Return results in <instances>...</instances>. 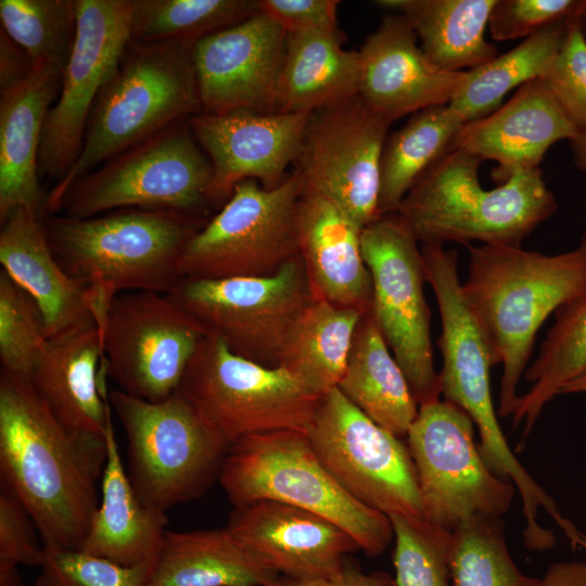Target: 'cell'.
Wrapping results in <instances>:
<instances>
[{
	"label": "cell",
	"instance_id": "obj_1",
	"mask_svg": "<svg viewBox=\"0 0 586 586\" xmlns=\"http://www.w3.org/2000/svg\"><path fill=\"white\" fill-rule=\"evenodd\" d=\"M106 443L73 436L29 380L0 371V474L43 546L80 550L99 507Z\"/></svg>",
	"mask_w": 586,
	"mask_h": 586
},
{
	"label": "cell",
	"instance_id": "obj_2",
	"mask_svg": "<svg viewBox=\"0 0 586 586\" xmlns=\"http://www.w3.org/2000/svg\"><path fill=\"white\" fill-rule=\"evenodd\" d=\"M468 276L462 293L501 365L498 415L512 416L535 336L544 321L586 286V230L563 253L543 254L521 246L467 245Z\"/></svg>",
	"mask_w": 586,
	"mask_h": 586
},
{
	"label": "cell",
	"instance_id": "obj_3",
	"mask_svg": "<svg viewBox=\"0 0 586 586\" xmlns=\"http://www.w3.org/2000/svg\"><path fill=\"white\" fill-rule=\"evenodd\" d=\"M50 249L91 294L98 326L119 293L167 294L181 280L180 256L209 218L167 209L120 208L88 218L40 213Z\"/></svg>",
	"mask_w": 586,
	"mask_h": 586
},
{
	"label": "cell",
	"instance_id": "obj_4",
	"mask_svg": "<svg viewBox=\"0 0 586 586\" xmlns=\"http://www.w3.org/2000/svg\"><path fill=\"white\" fill-rule=\"evenodd\" d=\"M193 46L187 41L130 40L91 109L76 163L46 194L42 214L54 215L79 178L202 111Z\"/></svg>",
	"mask_w": 586,
	"mask_h": 586
},
{
	"label": "cell",
	"instance_id": "obj_5",
	"mask_svg": "<svg viewBox=\"0 0 586 586\" xmlns=\"http://www.w3.org/2000/svg\"><path fill=\"white\" fill-rule=\"evenodd\" d=\"M483 161L450 149L409 190L397 213L419 242L521 246L557 209L539 168L518 171L496 188L482 187Z\"/></svg>",
	"mask_w": 586,
	"mask_h": 586
},
{
	"label": "cell",
	"instance_id": "obj_6",
	"mask_svg": "<svg viewBox=\"0 0 586 586\" xmlns=\"http://www.w3.org/2000/svg\"><path fill=\"white\" fill-rule=\"evenodd\" d=\"M218 481L233 507L267 499L310 511L339 525L370 557L383 553L394 538L390 518L347 494L303 431L280 430L234 441Z\"/></svg>",
	"mask_w": 586,
	"mask_h": 586
},
{
	"label": "cell",
	"instance_id": "obj_7",
	"mask_svg": "<svg viewBox=\"0 0 586 586\" xmlns=\"http://www.w3.org/2000/svg\"><path fill=\"white\" fill-rule=\"evenodd\" d=\"M214 184L211 161L187 119L79 178L55 214L88 218L120 208H145L206 217L209 208L220 206Z\"/></svg>",
	"mask_w": 586,
	"mask_h": 586
},
{
	"label": "cell",
	"instance_id": "obj_8",
	"mask_svg": "<svg viewBox=\"0 0 586 586\" xmlns=\"http://www.w3.org/2000/svg\"><path fill=\"white\" fill-rule=\"evenodd\" d=\"M127 440V473L145 505L165 511L203 496L218 480L229 443L178 392L149 402L109 391Z\"/></svg>",
	"mask_w": 586,
	"mask_h": 586
},
{
	"label": "cell",
	"instance_id": "obj_9",
	"mask_svg": "<svg viewBox=\"0 0 586 586\" xmlns=\"http://www.w3.org/2000/svg\"><path fill=\"white\" fill-rule=\"evenodd\" d=\"M177 392L229 444L272 431L306 432L321 399L284 368L237 355L209 332Z\"/></svg>",
	"mask_w": 586,
	"mask_h": 586
},
{
	"label": "cell",
	"instance_id": "obj_10",
	"mask_svg": "<svg viewBox=\"0 0 586 586\" xmlns=\"http://www.w3.org/2000/svg\"><path fill=\"white\" fill-rule=\"evenodd\" d=\"M302 192L295 169L273 189L253 179L239 182L186 245L178 265L181 279L276 273L301 255L296 219Z\"/></svg>",
	"mask_w": 586,
	"mask_h": 586
},
{
	"label": "cell",
	"instance_id": "obj_11",
	"mask_svg": "<svg viewBox=\"0 0 586 586\" xmlns=\"http://www.w3.org/2000/svg\"><path fill=\"white\" fill-rule=\"evenodd\" d=\"M406 440L426 522L453 532L510 509L517 488L487 467L473 421L460 407L446 399L419 406Z\"/></svg>",
	"mask_w": 586,
	"mask_h": 586
},
{
	"label": "cell",
	"instance_id": "obj_12",
	"mask_svg": "<svg viewBox=\"0 0 586 586\" xmlns=\"http://www.w3.org/2000/svg\"><path fill=\"white\" fill-rule=\"evenodd\" d=\"M418 242L397 212L379 215L360 233L361 253L372 284L369 311L421 406L441 399L442 394Z\"/></svg>",
	"mask_w": 586,
	"mask_h": 586
},
{
	"label": "cell",
	"instance_id": "obj_13",
	"mask_svg": "<svg viewBox=\"0 0 586 586\" xmlns=\"http://www.w3.org/2000/svg\"><path fill=\"white\" fill-rule=\"evenodd\" d=\"M167 295L237 355L277 367L286 340L317 300L301 255L276 273L181 279Z\"/></svg>",
	"mask_w": 586,
	"mask_h": 586
},
{
	"label": "cell",
	"instance_id": "obj_14",
	"mask_svg": "<svg viewBox=\"0 0 586 586\" xmlns=\"http://www.w3.org/2000/svg\"><path fill=\"white\" fill-rule=\"evenodd\" d=\"M107 375L149 402L175 394L207 329L167 294L130 291L111 301L99 327Z\"/></svg>",
	"mask_w": 586,
	"mask_h": 586
},
{
	"label": "cell",
	"instance_id": "obj_15",
	"mask_svg": "<svg viewBox=\"0 0 586 586\" xmlns=\"http://www.w3.org/2000/svg\"><path fill=\"white\" fill-rule=\"evenodd\" d=\"M306 434L326 469L354 499L387 517L422 518L407 443L369 419L337 388L321 397Z\"/></svg>",
	"mask_w": 586,
	"mask_h": 586
},
{
	"label": "cell",
	"instance_id": "obj_16",
	"mask_svg": "<svg viewBox=\"0 0 586 586\" xmlns=\"http://www.w3.org/2000/svg\"><path fill=\"white\" fill-rule=\"evenodd\" d=\"M132 0H77V35L50 109L38 154L40 178L54 184L69 173L91 109L131 40Z\"/></svg>",
	"mask_w": 586,
	"mask_h": 586
},
{
	"label": "cell",
	"instance_id": "obj_17",
	"mask_svg": "<svg viewBox=\"0 0 586 586\" xmlns=\"http://www.w3.org/2000/svg\"><path fill=\"white\" fill-rule=\"evenodd\" d=\"M391 124L359 95L317 110L295 162L304 187L335 203L361 230L379 216L381 157Z\"/></svg>",
	"mask_w": 586,
	"mask_h": 586
},
{
	"label": "cell",
	"instance_id": "obj_18",
	"mask_svg": "<svg viewBox=\"0 0 586 586\" xmlns=\"http://www.w3.org/2000/svg\"><path fill=\"white\" fill-rule=\"evenodd\" d=\"M422 256L441 318V394L471 418L482 445L495 447L505 438L491 392L489 371L495 362L463 296L457 251L445 250L443 244H423Z\"/></svg>",
	"mask_w": 586,
	"mask_h": 586
},
{
	"label": "cell",
	"instance_id": "obj_19",
	"mask_svg": "<svg viewBox=\"0 0 586 586\" xmlns=\"http://www.w3.org/2000/svg\"><path fill=\"white\" fill-rule=\"evenodd\" d=\"M286 31L264 12L211 34L193 46L201 112L272 113Z\"/></svg>",
	"mask_w": 586,
	"mask_h": 586
},
{
	"label": "cell",
	"instance_id": "obj_20",
	"mask_svg": "<svg viewBox=\"0 0 586 586\" xmlns=\"http://www.w3.org/2000/svg\"><path fill=\"white\" fill-rule=\"evenodd\" d=\"M310 114L235 110L190 117L195 139L213 166L220 206L243 180L273 189L288 177L285 170L297 160Z\"/></svg>",
	"mask_w": 586,
	"mask_h": 586
},
{
	"label": "cell",
	"instance_id": "obj_21",
	"mask_svg": "<svg viewBox=\"0 0 586 586\" xmlns=\"http://www.w3.org/2000/svg\"><path fill=\"white\" fill-rule=\"evenodd\" d=\"M358 95L390 123L448 104L467 77L436 66L403 14L385 15L358 50Z\"/></svg>",
	"mask_w": 586,
	"mask_h": 586
},
{
	"label": "cell",
	"instance_id": "obj_22",
	"mask_svg": "<svg viewBox=\"0 0 586 586\" xmlns=\"http://www.w3.org/2000/svg\"><path fill=\"white\" fill-rule=\"evenodd\" d=\"M226 527L254 560L293 578L331 574L359 550L352 536L328 519L275 500L233 507Z\"/></svg>",
	"mask_w": 586,
	"mask_h": 586
},
{
	"label": "cell",
	"instance_id": "obj_23",
	"mask_svg": "<svg viewBox=\"0 0 586 586\" xmlns=\"http://www.w3.org/2000/svg\"><path fill=\"white\" fill-rule=\"evenodd\" d=\"M577 128L566 118L540 78L522 85L489 115L462 125L450 149L497 163L501 184L518 171L539 168L549 148L572 140Z\"/></svg>",
	"mask_w": 586,
	"mask_h": 586
},
{
	"label": "cell",
	"instance_id": "obj_24",
	"mask_svg": "<svg viewBox=\"0 0 586 586\" xmlns=\"http://www.w3.org/2000/svg\"><path fill=\"white\" fill-rule=\"evenodd\" d=\"M0 263L39 307L49 340L98 327L91 294L54 257L40 211L20 206L1 222Z\"/></svg>",
	"mask_w": 586,
	"mask_h": 586
},
{
	"label": "cell",
	"instance_id": "obj_25",
	"mask_svg": "<svg viewBox=\"0 0 586 586\" xmlns=\"http://www.w3.org/2000/svg\"><path fill=\"white\" fill-rule=\"evenodd\" d=\"M106 377L101 333L93 327L49 340L29 382L73 436L105 443Z\"/></svg>",
	"mask_w": 586,
	"mask_h": 586
},
{
	"label": "cell",
	"instance_id": "obj_26",
	"mask_svg": "<svg viewBox=\"0 0 586 586\" xmlns=\"http://www.w3.org/2000/svg\"><path fill=\"white\" fill-rule=\"evenodd\" d=\"M296 222L300 254L317 298L369 311L372 284L361 253V229L335 203L304 184Z\"/></svg>",
	"mask_w": 586,
	"mask_h": 586
},
{
	"label": "cell",
	"instance_id": "obj_27",
	"mask_svg": "<svg viewBox=\"0 0 586 586\" xmlns=\"http://www.w3.org/2000/svg\"><path fill=\"white\" fill-rule=\"evenodd\" d=\"M61 82L59 69L34 63L22 84L0 93V222L20 206L41 212L46 193L40 184L38 154L44 122Z\"/></svg>",
	"mask_w": 586,
	"mask_h": 586
},
{
	"label": "cell",
	"instance_id": "obj_28",
	"mask_svg": "<svg viewBox=\"0 0 586 586\" xmlns=\"http://www.w3.org/2000/svg\"><path fill=\"white\" fill-rule=\"evenodd\" d=\"M106 461L101 475V499L82 551L125 566L153 561L168 518L138 497L124 466L112 421L107 415Z\"/></svg>",
	"mask_w": 586,
	"mask_h": 586
},
{
	"label": "cell",
	"instance_id": "obj_29",
	"mask_svg": "<svg viewBox=\"0 0 586 586\" xmlns=\"http://www.w3.org/2000/svg\"><path fill=\"white\" fill-rule=\"evenodd\" d=\"M343 42L340 29L288 34L276 112L310 114L358 95V51Z\"/></svg>",
	"mask_w": 586,
	"mask_h": 586
},
{
	"label": "cell",
	"instance_id": "obj_30",
	"mask_svg": "<svg viewBox=\"0 0 586 586\" xmlns=\"http://www.w3.org/2000/svg\"><path fill=\"white\" fill-rule=\"evenodd\" d=\"M280 575L254 560L230 531H166L146 586H271Z\"/></svg>",
	"mask_w": 586,
	"mask_h": 586
},
{
	"label": "cell",
	"instance_id": "obj_31",
	"mask_svg": "<svg viewBox=\"0 0 586 586\" xmlns=\"http://www.w3.org/2000/svg\"><path fill=\"white\" fill-rule=\"evenodd\" d=\"M336 388L369 419L400 438L418 416L409 382L370 311L356 329Z\"/></svg>",
	"mask_w": 586,
	"mask_h": 586
},
{
	"label": "cell",
	"instance_id": "obj_32",
	"mask_svg": "<svg viewBox=\"0 0 586 586\" xmlns=\"http://www.w3.org/2000/svg\"><path fill=\"white\" fill-rule=\"evenodd\" d=\"M496 0H380L399 11L413 28L424 54L449 72L473 69L496 58L485 38Z\"/></svg>",
	"mask_w": 586,
	"mask_h": 586
},
{
	"label": "cell",
	"instance_id": "obj_33",
	"mask_svg": "<svg viewBox=\"0 0 586 586\" xmlns=\"http://www.w3.org/2000/svg\"><path fill=\"white\" fill-rule=\"evenodd\" d=\"M365 314L315 300L292 329L278 366L321 398L337 387Z\"/></svg>",
	"mask_w": 586,
	"mask_h": 586
},
{
	"label": "cell",
	"instance_id": "obj_34",
	"mask_svg": "<svg viewBox=\"0 0 586 586\" xmlns=\"http://www.w3.org/2000/svg\"><path fill=\"white\" fill-rule=\"evenodd\" d=\"M463 120L448 105L415 113L387 136L380 167L379 215L397 212L420 177L451 146Z\"/></svg>",
	"mask_w": 586,
	"mask_h": 586
},
{
	"label": "cell",
	"instance_id": "obj_35",
	"mask_svg": "<svg viewBox=\"0 0 586 586\" xmlns=\"http://www.w3.org/2000/svg\"><path fill=\"white\" fill-rule=\"evenodd\" d=\"M569 23L547 26L510 51L467 71L466 80L448 105L464 124L496 111L514 88L546 74L562 46Z\"/></svg>",
	"mask_w": 586,
	"mask_h": 586
},
{
	"label": "cell",
	"instance_id": "obj_36",
	"mask_svg": "<svg viewBox=\"0 0 586 586\" xmlns=\"http://www.w3.org/2000/svg\"><path fill=\"white\" fill-rule=\"evenodd\" d=\"M586 372V286L556 311V321L542 343L538 357L524 374L531 383L520 395L514 425L528 436L546 405L572 380Z\"/></svg>",
	"mask_w": 586,
	"mask_h": 586
},
{
	"label": "cell",
	"instance_id": "obj_37",
	"mask_svg": "<svg viewBox=\"0 0 586 586\" xmlns=\"http://www.w3.org/2000/svg\"><path fill=\"white\" fill-rule=\"evenodd\" d=\"M258 11L255 0H132L130 37L140 43H195Z\"/></svg>",
	"mask_w": 586,
	"mask_h": 586
},
{
	"label": "cell",
	"instance_id": "obj_38",
	"mask_svg": "<svg viewBox=\"0 0 586 586\" xmlns=\"http://www.w3.org/2000/svg\"><path fill=\"white\" fill-rule=\"evenodd\" d=\"M1 29L31 58L62 74L77 35V0H1Z\"/></svg>",
	"mask_w": 586,
	"mask_h": 586
},
{
	"label": "cell",
	"instance_id": "obj_39",
	"mask_svg": "<svg viewBox=\"0 0 586 586\" xmlns=\"http://www.w3.org/2000/svg\"><path fill=\"white\" fill-rule=\"evenodd\" d=\"M449 565L454 586H542L515 565L501 518H473L453 531Z\"/></svg>",
	"mask_w": 586,
	"mask_h": 586
},
{
	"label": "cell",
	"instance_id": "obj_40",
	"mask_svg": "<svg viewBox=\"0 0 586 586\" xmlns=\"http://www.w3.org/2000/svg\"><path fill=\"white\" fill-rule=\"evenodd\" d=\"M388 518L395 539V586H454L449 565L453 532L422 518Z\"/></svg>",
	"mask_w": 586,
	"mask_h": 586
},
{
	"label": "cell",
	"instance_id": "obj_41",
	"mask_svg": "<svg viewBox=\"0 0 586 586\" xmlns=\"http://www.w3.org/2000/svg\"><path fill=\"white\" fill-rule=\"evenodd\" d=\"M49 342L35 301L0 272L1 369L29 380Z\"/></svg>",
	"mask_w": 586,
	"mask_h": 586
},
{
	"label": "cell",
	"instance_id": "obj_42",
	"mask_svg": "<svg viewBox=\"0 0 586 586\" xmlns=\"http://www.w3.org/2000/svg\"><path fill=\"white\" fill-rule=\"evenodd\" d=\"M43 547L36 586H146L155 561L125 566L82 550Z\"/></svg>",
	"mask_w": 586,
	"mask_h": 586
},
{
	"label": "cell",
	"instance_id": "obj_43",
	"mask_svg": "<svg viewBox=\"0 0 586 586\" xmlns=\"http://www.w3.org/2000/svg\"><path fill=\"white\" fill-rule=\"evenodd\" d=\"M566 118L586 125V37L578 18L570 21L557 55L540 78Z\"/></svg>",
	"mask_w": 586,
	"mask_h": 586
},
{
	"label": "cell",
	"instance_id": "obj_44",
	"mask_svg": "<svg viewBox=\"0 0 586 586\" xmlns=\"http://www.w3.org/2000/svg\"><path fill=\"white\" fill-rule=\"evenodd\" d=\"M586 0H496L488 29L494 40L527 38L556 23L577 20Z\"/></svg>",
	"mask_w": 586,
	"mask_h": 586
},
{
	"label": "cell",
	"instance_id": "obj_45",
	"mask_svg": "<svg viewBox=\"0 0 586 586\" xmlns=\"http://www.w3.org/2000/svg\"><path fill=\"white\" fill-rule=\"evenodd\" d=\"M36 527L25 506L11 493L0 494V560L40 566L44 547H40Z\"/></svg>",
	"mask_w": 586,
	"mask_h": 586
},
{
	"label": "cell",
	"instance_id": "obj_46",
	"mask_svg": "<svg viewBox=\"0 0 586 586\" xmlns=\"http://www.w3.org/2000/svg\"><path fill=\"white\" fill-rule=\"evenodd\" d=\"M262 12L286 34L337 30L336 0H258Z\"/></svg>",
	"mask_w": 586,
	"mask_h": 586
},
{
	"label": "cell",
	"instance_id": "obj_47",
	"mask_svg": "<svg viewBox=\"0 0 586 586\" xmlns=\"http://www.w3.org/2000/svg\"><path fill=\"white\" fill-rule=\"evenodd\" d=\"M271 586H395L387 573H365L359 566L345 560L335 572L310 578H293L280 575Z\"/></svg>",
	"mask_w": 586,
	"mask_h": 586
},
{
	"label": "cell",
	"instance_id": "obj_48",
	"mask_svg": "<svg viewBox=\"0 0 586 586\" xmlns=\"http://www.w3.org/2000/svg\"><path fill=\"white\" fill-rule=\"evenodd\" d=\"M34 61L28 53L0 31V93L15 88L31 73Z\"/></svg>",
	"mask_w": 586,
	"mask_h": 586
},
{
	"label": "cell",
	"instance_id": "obj_49",
	"mask_svg": "<svg viewBox=\"0 0 586 586\" xmlns=\"http://www.w3.org/2000/svg\"><path fill=\"white\" fill-rule=\"evenodd\" d=\"M542 586H586V562L552 563L542 578Z\"/></svg>",
	"mask_w": 586,
	"mask_h": 586
},
{
	"label": "cell",
	"instance_id": "obj_50",
	"mask_svg": "<svg viewBox=\"0 0 586 586\" xmlns=\"http://www.w3.org/2000/svg\"><path fill=\"white\" fill-rule=\"evenodd\" d=\"M570 143L575 165L586 175V125L577 129L575 137L570 140Z\"/></svg>",
	"mask_w": 586,
	"mask_h": 586
},
{
	"label": "cell",
	"instance_id": "obj_51",
	"mask_svg": "<svg viewBox=\"0 0 586 586\" xmlns=\"http://www.w3.org/2000/svg\"><path fill=\"white\" fill-rule=\"evenodd\" d=\"M0 586H24L16 563L0 560Z\"/></svg>",
	"mask_w": 586,
	"mask_h": 586
},
{
	"label": "cell",
	"instance_id": "obj_52",
	"mask_svg": "<svg viewBox=\"0 0 586 586\" xmlns=\"http://www.w3.org/2000/svg\"><path fill=\"white\" fill-rule=\"evenodd\" d=\"M586 394V372L569 382L560 392L562 394Z\"/></svg>",
	"mask_w": 586,
	"mask_h": 586
},
{
	"label": "cell",
	"instance_id": "obj_53",
	"mask_svg": "<svg viewBox=\"0 0 586 586\" xmlns=\"http://www.w3.org/2000/svg\"><path fill=\"white\" fill-rule=\"evenodd\" d=\"M578 22H579V25H581V28L586 37V13L583 14L579 18H578Z\"/></svg>",
	"mask_w": 586,
	"mask_h": 586
}]
</instances>
